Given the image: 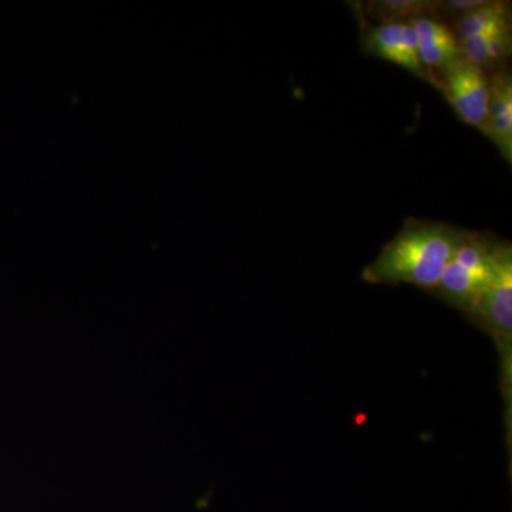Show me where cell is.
<instances>
[{
	"mask_svg": "<svg viewBox=\"0 0 512 512\" xmlns=\"http://www.w3.org/2000/svg\"><path fill=\"white\" fill-rule=\"evenodd\" d=\"M485 137L512 161V83L510 73L500 72L490 80L487 119L481 128Z\"/></svg>",
	"mask_w": 512,
	"mask_h": 512,
	"instance_id": "obj_7",
	"label": "cell"
},
{
	"mask_svg": "<svg viewBox=\"0 0 512 512\" xmlns=\"http://www.w3.org/2000/svg\"><path fill=\"white\" fill-rule=\"evenodd\" d=\"M437 6H431L427 2H414V0H390V2L373 3L372 9L377 10V16L383 23L397 22V19L410 18L409 22L419 16L431 15V10Z\"/></svg>",
	"mask_w": 512,
	"mask_h": 512,
	"instance_id": "obj_10",
	"label": "cell"
},
{
	"mask_svg": "<svg viewBox=\"0 0 512 512\" xmlns=\"http://www.w3.org/2000/svg\"><path fill=\"white\" fill-rule=\"evenodd\" d=\"M511 28L508 6L500 2H483L477 8L457 16L453 35L457 42Z\"/></svg>",
	"mask_w": 512,
	"mask_h": 512,
	"instance_id": "obj_8",
	"label": "cell"
},
{
	"mask_svg": "<svg viewBox=\"0 0 512 512\" xmlns=\"http://www.w3.org/2000/svg\"><path fill=\"white\" fill-rule=\"evenodd\" d=\"M437 87L456 111L458 119L481 130L487 119L490 82L485 73L460 59L441 73Z\"/></svg>",
	"mask_w": 512,
	"mask_h": 512,
	"instance_id": "obj_4",
	"label": "cell"
},
{
	"mask_svg": "<svg viewBox=\"0 0 512 512\" xmlns=\"http://www.w3.org/2000/svg\"><path fill=\"white\" fill-rule=\"evenodd\" d=\"M363 46L369 55L396 64L414 76L433 83L429 72L421 63L419 42L412 22L382 23L375 28H369L363 36Z\"/></svg>",
	"mask_w": 512,
	"mask_h": 512,
	"instance_id": "obj_5",
	"label": "cell"
},
{
	"mask_svg": "<svg viewBox=\"0 0 512 512\" xmlns=\"http://www.w3.org/2000/svg\"><path fill=\"white\" fill-rule=\"evenodd\" d=\"M510 254V244H500L480 232L468 231L451 256L439 286L431 293L468 313L487 291Z\"/></svg>",
	"mask_w": 512,
	"mask_h": 512,
	"instance_id": "obj_2",
	"label": "cell"
},
{
	"mask_svg": "<svg viewBox=\"0 0 512 512\" xmlns=\"http://www.w3.org/2000/svg\"><path fill=\"white\" fill-rule=\"evenodd\" d=\"M467 315L481 326L500 350L503 360L504 384L511 387V338H512V254L504 259L500 271L487 291ZM511 392V390H510Z\"/></svg>",
	"mask_w": 512,
	"mask_h": 512,
	"instance_id": "obj_3",
	"label": "cell"
},
{
	"mask_svg": "<svg viewBox=\"0 0 512 512\" xmlns=\"http://www.w3.org/2000/svg\"><path fill=\"white\" fill-rule=\"evenodd\" d=\"M467 234L466 229L444 222H407L375 261L363 269V281L375 285H413L433 292Z\"/></svg>",
	"mask_w": 512,
	"mask_h": 512,
	"instance_id": "obj_1",
	"label": "cell"
},
{
	"mask_svg": "<svg viewBox=\"0 0 512 512\" xmlns=\"http://www.w3.org/2000/svg\"><path fill=\"white\" fill-rule=\"evenodd\" d=\"M461 59L473 64L481 72L494 69L511 53V28L497 30L488 35L473 37L458 43Z\"/></svg>",
	"mask_w": 512,
	"mask_h": 512,
	"instance_id": "obj_9",
	"label": "cell"
},
{
	"mask_svg": "<svg viewBox=\"0 0 512 512\" xmlns=\"http://www.w3.org/2000/svg\"><path fill=\"white\" fill-rule=\"evenodd\" d=\"M412 25L417 33L421 63L437 86L436 77L461 59L460 45L453 30L431 15L413 19Z\"/></svg>",
	"mask_w": 512,
	"mask_h": 512,
	"instance_id": "obj_6",
	"label": "cell"
}]
</instances>
